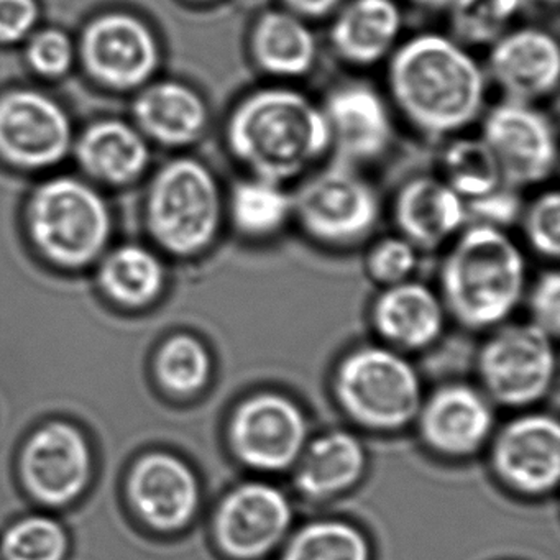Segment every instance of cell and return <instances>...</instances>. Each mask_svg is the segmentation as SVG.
Segmentation results:
<instances>
[{"mask_svg": "<svg viewBox=\"0 0 560 560\" xmlns=\"http://www.w3.org/2000/svg\"><path fill=\"white\" fill-rule=\"evenodd\" d=\"M386 88L393 109L409 127L447 140L480 122L490 83L470 48L451 34L429 31L402 38L386 61Z\"/></svg>", "mask_w": 560, "mask_h": 560, "instance_id": "cell-1", "label": "cell"}, {"mask_svg": "<svg viewBox=\"0 0 560 560\" xmlns=\"http://www.w3.org/2000/svg\"><path fill=\"white\" fill-rule=\"evenodd\" d=\"M224 140L245 175L288 186L330 156L320 103L288 83L248 91L229 113Z\"/></svg>", "mask_w": 560, "mask_h": 560, "instance_id": "cell-2", "label": "cell"}, {"mask_svg": "<svg viewBox=\"0 0 560 560\" xmlns=\"http://www.w3.org/2000/svg\"><path fill=\"white\" fill-rule=\"evenodd\" d=\"M529 267L523 247L501 225L474 222L447 245L439 268V294L465 329L506 324L523 304Z\"/></svg>", "mask_w": 560, "mask_h": 560, "instance_id": "cell-3", "label": "cell"}, {"mask_svg": "<svg viewBox=\"0 0 560 560\" xmlns=\"http://www.w3.org/2000/svg\"><path fill=\"white\" fill-rule=\"evenodd\" d=\"M145 222L166 254L178 258L206 254L225 222V195L215 173L191 156L166 163L150 185Z\"/></svg>", "mask_w": 560, "mask_h": 560, "instance_id": "cell-4", "label": "cell"}, {"mask_svg": "<svg viewBox=\"0 0 560 560\" xmlns=\"http://www.w3.org/2000/svg\"><path fill=\"white\" fill-rule=\"evenodd\" d=\"M27 231L42 257L65 270H80L106 254L113 214L90 183L58 176L42 183L32 195Z\"/></svg>", "mask_w": 560, "mask_h": 560, "instance_id": "cell-5", "label": "cell"}, {"mask_svg": "<svg viewBox=\"0 0 560 560\" xmlns=\"http://www.w3.org/2000/svg\"><path fill=\"white\" fill-rule=\"evenodd\" d=\"M293 222L301 234L329 250H350L372 237L382 199L360 170L330 162L300 179L291 191Z\"/></svg>", "mask_w": 560, "mask_h": 560, "instance_id": "cell-6", "label": "cell"}, {"mask_svg": "<svg viewBox=\"0 0 560 560\" xmlns=\"http://www.w3.org/2000/svg\"><path fill=\"white\" fill-rule=\"evenodd\" d=\"M336 395L347 415L373 431H396L418 418L421 382L392 347L352 350L336 372Z\"/></svg>", "mask_w": 560, "mask_h": 560, "instance_id": "cell-7", "label": "cell"}, {"mask_svg": "<svg viewBox=\"0 0 560 560\" xmlns=\"http://www.w3.org/2000/svg\"><path fill=\"white\" fill-rule=\"evenodd\" d=\"M478 124V136L497 156L511 191L552 178L559 162L556 127L536 104L498 101L485 109Z\"/></svg>", "mask_w": 560, "mask_h": 560, "instance_id": "cell-8", "label": "cell"}, {"mask_svg": "<svg viewBox=\"0 0 560 560\" xmlns=\"http://www.w3.org/2000/svg\"><path fill=\"white\" fill-rule=\"evenodd\" d=\"M485 340L478 372L488 395L506 406H526L549 392L556 376L552 337L530 323L501 324Z\"/></svg>", "mask_w": 560, "mask_h": 560, "instance_id": "cell-9", "label": "cell"}, {"mask_svg": "<svg viewBox=\"0 0 560 560\" xmlns=\"http://www.w3.org/2000/svg\"><path fill=\"white\" fill-rule=\"evenodd\" d=\"M93 464L84 432L70 422L54 421L35 429L22 445L19 477L42 506L63 510L86 493Z\"/></svg>", "mask_w": 560, "mask_h": 560, "instance_id": "cell-10", "label": "cell"}, {"mask_svg": "<svg viewBox=\"0 0 560 560\" xmlns=\"http://www.w3.org/2000/svg\"><path fill=\"white\" fill-rule=\"evenodd\" d=\"M330 136V156L360 170L385 159L395 142V109L385 94L363 81L337 84L320 101Z\"/></svg>", "mask_w": 560, "mask_h": 560, "instance_id": "cell-11", "label": "cell"}, {"mask_svg": "<svg viewBox=\"0 0 560 560\" xmlns=\"http://www.w3.org/2000/svg\"><path fill=\"white\" fill-rule=\"evenodd\" d=\"M70 116L54 97L32 90L0 96V160L22 170H47L73 149Z\"/></svg>", "mask_w": 560, "mask_h": 560, "instance_id": "cell-12", "label": "cell"}, {"mask_svg": "<svg viewBox=\"0 0 560 560\" xmlns=\"http://www.w3.org/2000/svg\"><path fill=\"white\" fill-rule=\"evenodd\" d=\"M235 457L261 471L296 464L307 444V421L300 406L277 393H260L235 408L229 422Z\"/></svg>", "mask_w": 560, "mask_h": 560, "instance_id": "cell-13", "label": "cell"}, {"mask_svg": "<svg viewBox=\"0 0 560 560\" xmlns=\"http://www.w3.org/2000/svg\"><path fill=\"white\" fill-rule=\"evenodd\" d=\"M80 57L88 74L110 90H136L149 83L160 63L155 35L139 19L107 14L84 28Z\"/></svg>", "mask_w": 560, "mask_h": 560, "instance_id": "cell-14", "label": "cell"}, {"mask_svg": "<svg viewBox=\"0 0 560 560\" xmlns=\"http://www.w3.org/2000/svg\"><path fill=\"white\" fill-rule=\"evenodd\" d=\"M124 490L137 517L160 534L188 526L201 501L195 470L172 452H147L137 457L127 471Z\"/></svg>", "mask_w": 560, "mask_h": 560, "instance_id": "cell-15", "label": "cell"}, {"mask_svg": "<svg viewBox=\"0 0 560 560\" xmlns=\"http://www.w3.org/2000/svg\"><path fill=\"white\" fill-rule=\"evenodd\" d=\"M290 501L273 485L242 483L222 498L212 529L222 552L235 560L267 556L290 530Z\"/></svg>", "mask_w": 560, "mask_h": 560, "instance_id": "cell-16", "label": "cell"}, {"mask_svg": "<svg viewBox=\"0 0 560 560\" xmlns=\"http://www.w3.org/2000/svg\"><path fill=\"white\" fill-rule=\"evenodd\" d=\"M483 68L501 100L537 104L549 100L559 86V44L537 25L513 27L488 47Z\"/></svg>", "mask_w": 560, "mask_h": 560, "instance_id": "cell-17", "label": "cell"}, {"mask_svg": "<svg viewBox=\"0 0 560 560\" xmlns=\"http://www.w3.org/2000/svg\"><path fill=\"white\" fill-rule=\"evenodd\" d=\"M497 474L514 490L542 494L560 474V428L547 415H526L501 429L493 445Z\"/></svg>", "mask_w": 560, "mask_h": 560, "instance_id": "cell-18", "label": "cell"}, {"mask_svg": "<svg viewBox=\"0 0 560 560\" xmlns=\"http://www.w3.org/2000/svg\"><path fill=\"white\" fill-rule=\"evenodd\" d=\"M470 208L438 175L406 179L393 196L396 234L419 252L447 247L468 224Z\"/></svg>", "mask_w": 560, "mask_h": 560, "instance_id": "cell-19", "label": "cell"}, {"mask_svg": "<svg viewBox=\"0 0 560 560\" xmlns=\"http://www.w3.org/2000/svg\"><path fill=\"white\" fill-rule=\"evenodd\" d=\"M402 32L399 0H346L330 18L329 48L340 63L366 70L389 60Z\"/></svg>", "mask_w": 560, "mask_h": 560, "instance_id": "cell-20", "label": "cell"}, {"mask_svg": "<svg viewBox=\"0 0 560 560\" xmlns=\"http://www.w3.org/2000/svg\"><path fill=\"white\" fill-rule=\"evenodd\" d=\"M418 418L429 447L451 457L474 454L493 431L490 401L467 385L442 386L421 405Z\"/></svg>", "mask_w": 560, "mask_h": 560, "instance_id": "cell-21", "label": "cell"}, {"mask_svg": "<svg viewBox=\"0 0 560 560\" xmlns=\"http://www.w3.org/2000/svg\"><path fill=\"white\" fill-rule=\"evenodd\" d=\"M247 50L264 77L290 83L313 73L319 58V42L311 22L280 5L261 11L254 19Z\"/></svg>", "mask_w": 560, "mask_h": 560, "instance_id": "cell-22", "label": "cell"}, {"mask_svg": "<svg viewBox=\"0 0 560 560\" xmlns=\"http://www.w3.org/2000/svg\"><path fill=\"white\" fill-rule=\"evenodd\" d=\"M447 316L439 291L415 278L382 288L370 307L373 329L399 352L428 349L444 332Z\"/></svg>", "mask_w": 560, "mask_h": 560, "instance_id": "cell-23", "label": "cell"}, {"mask_svg": "<svg viewBox=\"0 0 560 560\" xmlns=\"http://www.w3.org/2000/svg\"><path fill=\"white\" fill-rule=\"evenodd\" d=\"M133 117L145 139L170 149H185L208 132L211 113L195 88L178 81H162L139 94L133 103Z\"/></svg>", "mask_w": 560, "mask_h": 560, "instance_id": "cell-24", "label": "cell"}, {"mask_svg": "<svg viewBox=\"0 0 560 560\" xmlns=\"http://www.w3.org/2000/svg\"><path fill=\"white\" fill-rule=\"evenodd\" d=\"M73 147L81 170L104 185H130L149 168L150 149L145 136L120 120L93 124Z\"/></svg>", "mask_w": 560, "mask_h": 560, "instance_id": "cell-25", "label": "cell"}, {"mask_svg": "<svg viewBox=\"0 0 560 560\" xmlns=\"http://www.w3.org/2000/svg\"><path fill=\"white\" fill-rule=\"evenodd\" d=\"M365 460V451L355 435L327 432L304 447L296 462L294 485L307 498L336 497L359 481Z\"/></svg>", "mask_w": 560, "mask_h": 560, "instance_id": "cell-26", "label": "cell"}, {"mask_svg": "<svg viewBox=\"0 0 560 560\" xmlns=\"http://www.w3.org/2000/svg\"><path fill=\"white\" fill-rule=\"evenodd\" d=\"M225 219L244 241H271L293 222L291 191L287 186L244 175L225 195Z\"/></svg>", "mask_w": 560, "mask_h": 560, "instance_id": "cell-27", "label": "cell"}, {"mask_svg": "<svg viewBox=\"0 0 560 560\" xmlns=\"http://www.w3.org/2000/svg\"><path fill=\"white\" fill-rule=\"evenodd\" d=\"M100 287L117 306L142 310L165 291L166 268L162 258L143 245H120L101 258Z\"/></svg>", "mask_w": 560, "mask_h": 560, "instance_id": "cell-28", "label": "cell"}, {"mask_svg": "<svg viewBox=\"0 0 560 560\" xmlns=\"http://www.w3.org/2000/svg\"><path fill=\"white\" fill-rule=\"evenodd\" d=\"M439 178L457 192L468 208L481 205L508 188L497 156L480 136L458 133L445 140L439 156Z\"/></svg>", "mask_w": 560, "mask_h": 560, "instance_id": "cell-29", "label": "cell"}, {"mask_svg": "<svg viewBox=\"0 0 560 560\" xmlns=\"http://www.w3.org/2000/svg\"><path fill=\"white\" fill-rule=\"evenodd\" d=\"M211 369L209 350L192 334L170 336L156 350L153 362V372L160 385L178 396L201 392L211 376Z\"/></svg>", "mask_w": 560, "mask_h": 560, "instance_id": "cell-30", "label": "cell"}, {"mask_svg": "<svg viewBox=\"0 0 560 560\" xmlns=\"http://www.w3.org/2000/svg\"><path fill=\"white\" fill-rule=\"evenodd\" d=\"M530 0H458L447 12L451 35L467 48H488L514 27Z\"/></svg>", "mask_w": 560, "mask_h": 560, "instance_id": "cell-31", "label": "cell"}, {"mask_svg": "<svg viewBox=\"0 0 560 560\" xmlns=\"http://www.w3.org/2000/svg\"><path fill=\"white\" fill-rule=\"evenodd\" d=\"M281 560H370V546L352 524L314 521L288 540Z\"/></svg>", "mask_w": 560, "mask_h": 560, "instance_id": "cell-32", "label": "cell"}, {"mask_svg": "<svg viewBox=\"0 0 560 560\" xmlns=\"http://www.w3.org/2000/svg\"><path fill=\"white\" fill-rule=\"evenodd\" d=\"M71 539L67 524L48 514H27L0 536L2 560H67Z\"/></svg>", "mask_w": 560, "mask_h": 560, "instance_id": "cell-33", "label": "cell"}, {"mask_svg": "<svg viewBox=\"0 0 560 560\" xmlns=\"http://www.w3.org/2000/svg\"><path fill=\"white\" fill-rule=\"evenodd\" d=\"M421 252L399 234L383 235L372 242L363 260L366 277L382 288L412 280Z\"/></svg>", "mask_w": 560, "mask_h": 560, "instance_id": "cell-34", "label": "cell"}, {"mask_svg": "<svg viewBox=\"0 0 560 560\" xmlns=\"http://www.w3.org/2000/svg\"><path fill=\"white\" fill-rule=\"evenodd\" d=\"M526 247L536 257L556 261L560 255V198L556 189L539 192L521 214Z\"/></svg>", "mask_w": 560, "mask_h": 560, "instance_id": "cell-35", "label": "cell"}, {"mask_svg": "<svg viewBox=\"0 0 560 560\" xmlns=\"http://www.w3.org/2000/svg\"><path fill=\"white\" fill-rule=\"evenodd\" d=\"M529 323L556 339L560 326V275L557 268H546L527 284L524 301Z\"/></svg>", "mask_w": 560, "mask_h": 560, "instance_id": "cell-36", "label": "cell"}, {"mask_svg": "<svg viewBox=\"0 0 560 560\" xmlns=\"http://www.w3.org/2000/svg\"><path fill=\"white\" fill-rule=\"evenodd\" d=\"M73 42L65 32H38L27 45V61L35 73L45 78H60L70 71L74 63Z\"/></svg>", "mask_w": 560, "mask_h": 560, "instance_id": "cell-37", "label": "cell"}, {"mask_svg": "<svg viewBox=\"0 0 560 560\" xmlns=\"http://www.w3.org/2000/svg\"><path fill=\"white\" fill-rule=\"evenodd\" d=\"M37 19L35 0H0V44H18L27 38Z\"/></svg>", "mask_w": 560, "mask_h": 560, "instance_id": "cell-38", "label": "cell"}, {"mask_svg": "<svg viewBox=\"0 0 560 560\" xmlns=\"http://www.w3.org/2000/svg\"><path fill=\"white\" fill-rule=\"evenodd\" d=\"M343 2L346 0H280V5L313 24L332 18Z\"/></svg>", "mask_w": 560, "mask_h": 560, "instance_id": "cell-39", "label": "cell"}, {"mask_svg": "<svg viewBox=\"0 0 560 560\" xmlns=\"http://www.w3.org/2000/svg\"><path fill=\"white\" fill-rule=\"evenodd\" d=\"M416 8L432 12H448L458 0H408Z\"/></svg>", "mask_w": 560, "mask_h": 560, "instance_id": "cell-40", "label": "cell"}, {"mask_svg": "<svg viewBox=\"0 0 560 560\" xmlns=\"http://www.w3.org/2000/svg\"><path fill=\"white\" fill-rule=\"evenodd\" d=\"M195 2H201V4H206V2H212V0H195Z\"/></svg>", "mask_w": 560, "mask_h": 560, "instance_id": "cell-41", "label": "cell"}]
</instances>
